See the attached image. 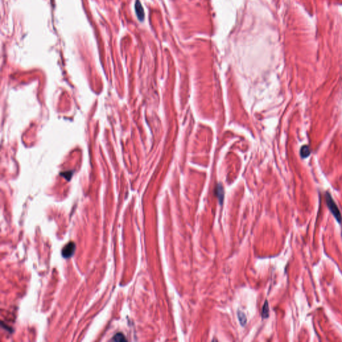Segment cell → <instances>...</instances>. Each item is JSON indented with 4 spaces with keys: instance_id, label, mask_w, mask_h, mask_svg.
I'll use <instances>...</instances> for the list:
<instances>
[{
    "instance_id": "1",
    "label": "cell",
    "mask_w": 342,
    "mask_h": 342,
    "mask_svg": "<svg viewBox=\"0 0 342 342\" xmlns=\"http://www.w3.org/2000/svg\"><path fill=\"white\" fill-rule=\"evenodd\" d=\"M326 202L327 204H328V207H329V210H331V212L333 214V215L334 216V217L336 219V220L339 222H341L342 220L341 213L338 209V207H337L336 204H335L334 201L333 200L332 197L330 196V194L329 193L326 194Z\"/></svg>"
},
{
    "instance_id": "2",
    "label": "cell",
    "mask_w": 342,
    "mask_h": 342,
    "mask_svg": "<svg viewBox=\"0 0 342 342\" xmlns=\"http://www.w3.org/2000/svg\"><path fill=\"white\" fill-rule=\"evenodd\" d=\"M76 245L73 242H70L64 247L62 251V254L64 257L68 258L70 257L75 251Z\"/></svg>"
},
{
    "instance_id": "3",
    "label": "cell",
    "mask_w": 342,
    "mask_h": 342,
    "mask_svg": "<svg viewBox=\"0 0 342 342\" xmlns=\"http://www.w3.org/2000/svg\"><path fill=\"white\" fill-rule=\"evenodd\" d=\"M135 10H136V13L137 16H138V18L140 20V21H142L144 20V17H145V11L144 10H143V8L140 4V2L139 0H136V4H135Z\"/></svg>"
},
{
    "instance_id": "4",
    "label": "cell",
    "mask_w": 342,
    "mask_h": 342,
    "mask_svg": "<svg viewBox=\"0 0 342 342\" xmlns=\"http://www.w3.org/2000/svg\"><path fill=\"white\" fill-rule=\"evenodd\" d=\"M237 315H238V319H239L240 324L242 326H245L246 325L247 322V317L245 316V314L244 313L243 311L239 310L237 312Z\"/></svg>"
},
{
    "instance_id": "5",
    "label": "cell",
    "mask_w": 342,
    "mask_h": 342,
    "mask_svg": "<svg viewBox=\"0 0 342 342\" xmlns=\"http://www.w3.org/2000/svg\"><path fill=\"white\" fill-rule=\"evenodd\" d=\"M216 195H217L220 203L222 204L224 198V191L221 186H218L217 188H216Z\"/></svg>"
},
{
    "instance_id": "6",
    "label": "cell",
    "mask_w": 342,
    "mask_h": 342,
    "mask_svg": "<svg viewBox=\"0 0 342 342\" xmlns=\"http://www.w3.org/2000/svg\"><path fill=\"white\" fill-rule=\"evenodd\" d=\"M269 316V308L268 301H265L262 309V317L263 318H267Z\"/></svg>"
},
{
    "instance_id": "7",
    "label": "cell",
    "mask_w": 342,
    "mask_h": 342,
    "mask_svg": "<svg viewBox=\"0 0 342 342\" xmlns=\"http://www.w3.org/2000/svg\"><path fill=\"white\" fill-rule=\"evenodd\" d=\"M300 153L301 157L306 158L310 154V149L308 146H303V147L301 148Z\"/></svg>"
},
{
    "instance_id": "8",
    "label": "cell",
    "mask_w": 342,
    "mask_h": 342,
    "mask_svg": "<svg viewBox=\"0 0 342 342\" xmlns=\"http://www.w3.org/2000/svg\"><path fill=\"white\" fill-rule=\"evenodd\" d=\"M113 341H126V339H125V337L124 336V335L123 334H121V333H118V334H116L114 338H113Z\"/></svg>"
}]
</instances>
